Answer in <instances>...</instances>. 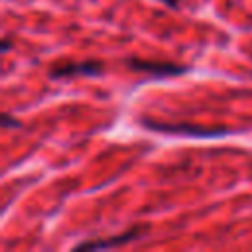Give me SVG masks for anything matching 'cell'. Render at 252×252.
Returning <instances> with one entry per match:
<instances>
[{"label":"cell","mask_w":252,"mask_h":252,"mask_svg":"<svg viewBox=\"0 0 252 252\" xmlns=\"http://www.w3.org/2000/svg\"><path fill=\"white\" fill-rule=\"evenodd\" d=\"M10 47H12L10 39H2V51H10Z\"/></svg>","instance_id":"obj_6"},{"label":"cell","mask_w":252,"mask_h":252,"mask_svg":"<svg viewBox=\"0 0 252 252\" xmlns=\"http://www.w3.org/2000/svg\"><path fill=\"white\" fill-rule=\"evenodd\" d=\"M126 67L132 69V71L150 73L154 77H167V75H183V73H187V67H183V65L161 63V61H144V59H136V57L126 59Z\"/></svg>","instance_id":"obj_2"},{"label":"cell","mask_w":252,"mask_h":252,"mask_svg":"<svg viewBox=\"0 0 252 252\" xmlns=\"http://www.w3.org/2000/svg\"><path fill=\"white\" fill-rule=\"evenodd\" d=\"M102 73V63L98 61H83V63H67L49 73L51 79H71L77 75H87V77H96Z\"/></svg>","instance_id":"obj_3"},{"label":"cell","mask_w":252,"mask_h":252,"mask_svg":"<svg viewBox=\"0 0 252 252\" xmlns=\"http://www.w3.org/2000/svg\"><path fill=\"white\" fill-rule=\"evenodd\" d=\"M140 124H144L150 130L156 132H167V134H183V136H201V138H217V136H224L230 134L228 130L222 128H205V126H193V124H159V122H152V120H140Z\"/></svg>","instance_id":"obj_1"},{"label":"cell","mask_w":252,"mask_h":252,"mask_svg":"<svg viewBox=\"0 0 252 252\" xmlns=\"http://www.w3.org/2000/svg\"><path fill=\"white\" fill-rule=\"evenodd\" d=\"M144 232V228L136 226L128 232H122L114 238H106V240H91V242H81L75 246V250H100V248H112V246H120V244H126L130 240H136L140 234Z\"/></svg>","instance_id":"obj_4"},{"label":"cell","mask_w":252,"mask_h":252,"mask_svg":"<svg viewBox=\"0 0 252 252\" xmlns=\"http://www.w3.org/2000/svg\"><path fill=\"white\" fill-rule=\"evenodd\" d=\"M163 4H167V6H171V8H177L179 6V0H161Z\"/></svg>","instance_id":"obj_7"},{"label":"cell","mask_w":252,"mask_h":252,"mask_svg":"<svg viewBox=\"0 0 252 252\" xmlns=\"http://www.w3.org/2000/svg\"><path fill=\"white\" fill-rule=\"evenodd\" d=\"M2 126H4V128H18V126H20V122H18V120H14L10 114H4V116H2Z\"/></svg>","instance_id":"obj_5"}]
</instances>
